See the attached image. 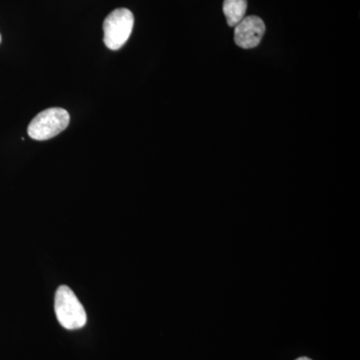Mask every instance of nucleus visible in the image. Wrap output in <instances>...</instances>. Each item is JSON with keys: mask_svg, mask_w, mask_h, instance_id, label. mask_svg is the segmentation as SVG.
<instances>
[{"mask_svg": "<svg viewBox=\"0 0 360 360\" xmlns=\"http://www.w3.org/2000/svg\"><path fill=\"white\" fill-rule=\"evenodd\" d=\"M70 115L63 108H52L39 113L28 125L30 139L44 141L53 139L68 129Z\"/></svg>", "mask_w": 360, "mask_h": 360, "instance_id": "f03ea898", "label": "nucleus"}, {"mask_svg": "<svg viewBox=\"0 0 360 360\" xmlns=\"http://www.w3.org/2000/svg\"><path fill=\"white\" fill-rule=\"evenodd\" d=\"M265 32L264 20L258 16L243 18L234 30V41L241 49H255L262 41Z\"/></svg>", "mask_w": 360, "mask_h": 360, "instance_id": "20e7f679", "label": "nucleus"}, {"mask_svg": "<svg viewBox=\"0 0 360 360\" xmlns=\"http://www.w3.org/2000/svg\"><path fill=\"white\" fill-rule=\"evenodd\" d=\"M0 44H1V35H0Z\"/></svg>", "mask_w": 360, "mask_h": 360, "instance_id": "0eeeda50", "label": "nucleus"}, {"mask_svg": "<svg viewBox=\"0 0 360 360\" xmlns=\"http://www.w3.org/2000/svg\"><path fill=\"white\" fill-rule=\"evenodd\" d=\"M54 310L59 323L68 330L82 328L86 323L84 305L68 286H59L56 290Z\"/></svg>", "mask_w": 360, "mask_h": 360, "instance_id": "f257e3e1", "label": "nucleus"}, {"mask_svg": "<svg viewBox=\"0 0 360 360\" xmlns=\"http://www.w3.org/2000/svg\"><path fill=\"white\" fill-rule=\"evenodd\" d=\"M296 360H312L309 359V357H300V359H297Z\"/></svg>", "mask_w": 360, "mask_h": 360, "instance_id": "423d86ee", "label": "nucleus"}, {"mask_svg": "<svg viewBox=\"0 0 360 360\" xmlns=\"http://www.w3.org/2000/svg\"><path fill=\"white\" fill-rule=\"evenodd\" d=\"M248 0H224V13L227 25L236 27L245 18Z\"/></svg>", "mask_w": 360, "mask_h": 360, "instance_id": "39448f33", "label": "nucleus"}, {"mask_svg": "<svg viewBox=\"0 0 360 360\" xmlns=\"http://www.w3.org/2000/svg\"><path fill=\"white\" fill-rule=\"evenodd\" d=\"M134 25V16L129 9H115L104 20V44L110 51L122 49L131 35Z\"/></svg>", "mask_w": 360, "mask_h": 360, "instance_id": "7ed1b4c3", "label": "nucleus"}]
</instances>
